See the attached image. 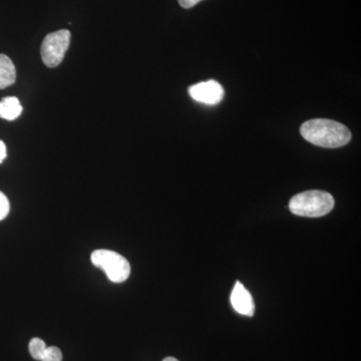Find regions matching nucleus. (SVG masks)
I'll return each mask as SVG.
<instances>
[{"instance_id":"4","label":"nucleus","mask_w":361,"mask_h":361,"mask_svg":"<svg viewBox=\"0 0 361 361\" xmlns=\"http://www.w3.org/2000/svg\"><path fill=\"white\" fill-rule=\"evenodd\" d=\"M71 42V32L66 30L49 33L42 42V59L49 68H56L61 65Z\"/></svg>"},{"instance_id":"8","label":"nucleus","mask_w":361,"mask_h":361,"mask_svg":"<svg viewBox=\"0 0 361 361\" xmlns=\"http://www.w3.org/2000/svg\"><path fill=\"white\" fill-rule=\"evenodd\" d=\"M23 113L20 99L16 97H7L0 101V118L7 121L18 118Z\"/></svg>"},{"instance_id":"2","label":"nucleus","mask_w":361,"mask_h":361,"mask_svg":"<svg viewBox=\"0 0 361 361\" xmlns=\"http://www.w3.org/2000/svg\"><path fill=\"white\" fill-rule=\"evenodd\" d=\"M334 198L329 192L312 190L295 195L289 202V209L294 215L318 218L334 210Z\"/></svg>"},{"instance_id":"9","label":"nucleus","mask_w":361,"mask_h":361,"mask_svg":"<svg viewBox=\"0 0 361 361\" xmlns=\"http://www.w3.org/2000/svg\"><path fill=\"white\" fill-rule=\"evenodd\" d=\"M47 348V346L45 345L44 341H42V339L32 338L30 342V355H32L35 360H42V355H44Z\"/></svg>"},{"instance_id":"11","label":"nucleus","mask_w":361,"mask_h":361,"mask_svg":"<svg viewBox=\"0 0 361 361\" xmlns=\"http://www.w3.org/2000/svg\"><path fill=\"white\" fill-rule=\"evenodd\" d=\"M9 209L11 206H9L8 199L6 198V195L0 192V221L4 220L8 215Z\"/></svg>"},{"instance_id":"6","label":"nucleus","mask_w":361,"mask_h":361,"mask_svg":"<svg viewBox=\"0 0 361 361\" xmlns=\"http://www.w3.org/2000/svg\"><path fill=\"white\" fill-rule=\"evenodd\" d=\"M230 300H231L233 308L239 314L249 316V317L254 315L255 304H254L253 297L239 281L236 282L233 288Z\"/></svg>"},{"instance_id":"1","label":"nucleus","mask_w":361,"mask_h":361,"mask_svg":"<svg viewBox=\"0 0 361 361\" xmlns=\"http://www.w3.org/2000/svg\"><path fill=\"white\" fill-rule=\"evenodd\" d=\"M300 134L310 144L322 148H341L351 140V132L346 126L327 118L307 121L301 126Z\"/></svg>"},{"instance_id":"13","label":"nucleus","mask_w":361,"mask_h":361,"mask_svg":"<svg viewBox=\"0 0 361 361\" xmlns=\"http://www.w3.org/2000/svg\"><path fill=\"white\" fill-rule=\"evenodd\" d=\"M6 156L7 151L6 144L0 140V164L4 161V159L6 158Z\"/></svg>"},{"instance_id":"10","label":"nucleus","mask_w":361,"mask_h":361,"mask_svg":"<svg viewBox=\"0 0 361 361\" xmlns=\"http://www.w3.org/2000/svg\"><path fill=\"white\" fill-rule=\"evenodd\" d=\"M63 360V353L61 349L56 346H49L45 349L44 355L40 361H61Z\"/></svg>"},{"instance_id":"7","label":"nucleus","mask_w":361,"mask_h":361,"mask_svg":"<svg viewBox=\"0 0 361 361\" xmlns=\"http://www.w3.org/2000/svg\"><path fill=\"white\" fill-rule=\"evenodd\" d=\"M16 80V70L13 61L6 56L0 54V90L11 87Z\"/></svg>"},{"instance_id":"5","label":"nucleus","mask_w":361,"mask_h":361,"mask_svg":"<svg viewBox=\"0 0 361 361\" xmlns=\"http://www.w3.org/2000/svg\"><path fill=\"white\" fill-rule=\"evenodd\" d=\"M189 94L192 99L199 103L215 106L222 102L225 92L219 82L211 80L191 85Z\"/></svg>"},{"instance_id":"14","label":"nucleus","mask_w":361,"mask_h":361,"mask_svg":"<svg viewBox=\"0 0 361 361\" xmlns=\"http://www.w3.org/2000/svg\"><path fill=\"white\" fill-rule=\"evenodd\" d=\"M163 361H179L177 360V358H175V357H167V358H165V360H164Z\"/></svg>"},{"instance_id":"12","label":"nucleus","mask_w":361,"mask_h":361,"mask_svg":"<svg viewBox=\"0 0 361 361\" xmlns=\"http://www.w3.org/2000/svg\"><path fill=\"white\" fill-rule=\"evenodd\" d=\"M178 1H179L180 6L184 7V8H191L202 0H178Z\"/></svg>"},{"instance_id":"3","label":"nucleus","mask_w":361,"mask_h":361,"mask_svg":"<svg viewBox=\"0 0 361 361\" xmlns=\"http://www.w3.org/2000/svg\"><path fill=\"white\" fill-rule=\"evenodd\" d=\"M92 262L96 267L103 269L109 279L115 283H122L130 276L129 261L116 252L103 249L92 252Z\"/></svg>"}]
</instances>
